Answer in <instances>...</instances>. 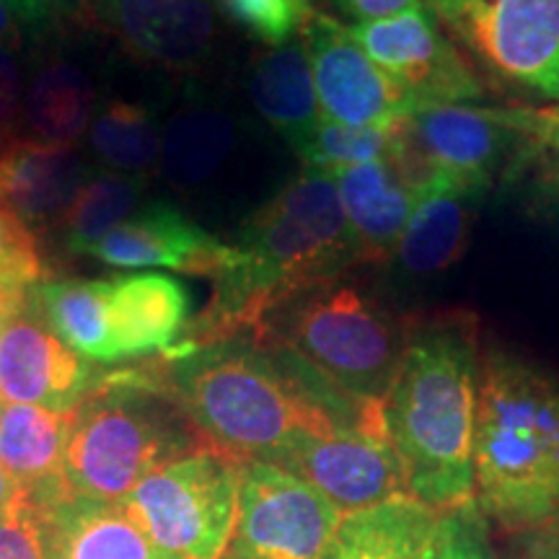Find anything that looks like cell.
<instances>
[{
	"label": "cell",
	"instance_id": "1",
	"mask_svg": "<svg viewBox=\"0 0 559 559\" xmlns=\"http://www.w3.org/2000/svg\"><path fill=\"white\" fill-rule=\"evenodd\" d=\"M169 383L207 443L236 461H272L298 436L381 428L383 402L358 400L251 334L171 347Z\"/></svg>",
	"mask_w": 559,
	"mask_h": 559
},
{
	"label": "cell",
	"instance_id": "2",
	"mask_svg": "<svg viewBox=\"0 0 559 559\" xmlns=\"http://www.w3.org/2000/svg\"><path fill=\"white\" fill-rule=\"evenodd\" d=\"M479 376L472 313L445 311L412 321L383 419L407 495L438 515L474 508Z\"/></svg>",
	"mask_w": 559,
	"mask_h": 559
},
{
	"label": "cell",
	"instance_id": "3",
	"mask_svg": "<svg viewBox=\"0 0 559 559\" xmlns=\"http://www.w3.org/2000/svg\"><path fill=\"white\" fill-rule=\"evenodd\" d=\"M236 260L213 277V298L187 340L202 347L251 334L275 306L309 285L360 267L330 174L304 169L243 223Z\"/></svg>",
	"mask_w": 559,
	"mask_h": 559
},
{
	"label": "cell",
	"instance_id": "4",
	"mask_svg": "<svg viewBox=\"0 0 559 559\" xmlns=\"http://www.w3.org/2000/svg\"><path fill=\"white\" fill-rule=\"evenodd\" d=\"M474 506L513 536L559 523V381L500 347L481 360Z\"/></svg>",
	"mask_w": 559,
	"mask_h": 559
},
{
	"label": "cell",
	"instance_id": "5",
	"mask_svg": "<svg viewBox=\"0 0 559 559\" xmlns=\"http://www.w3.org/2000/svg\"><path fill=\"white\" fill-rule=\"evenodd\" d=\"M207 445L171 383L122 370L94 383L73 409L62 474L73 495L122 502L153 469Z\"/></svg>",
	"mask_w": 559,
	"mask_h": 559
},
{
	"label": "cell",
	"instance_id": "6",
	"mask_svg": "<svg viewBox=\"0 0 559 559\" xmlns=\"http://www.w3.org/2000/svg\"><path fill=\"white\" fill-rule=\"evenodd\" d=\"M412 319L353 270L275 306L251 337L277 345L358 400H386Z\"/></svg>",
	"mask_w": 559,
	"mask_h": 559
},
{
	"label": "cell",
	"instance_id": "7",
	"mask_svg": "<svg viewBox=\"0 0 559 559\" xmlns=\"http://www.w3.org/2000/svg\"><path fill=\"white\" fill-rule=\"evenodd\" d=\"M544 153L542 107L438 104L417 107L396 122L389 160L412 190L432 174H445L485 194L536 166Z\"/></svg>",
	"mask_w": 559,
	"mask_h": 559
},
{
	"label": "cell",
	"instance_id": "8",
	"mask_svg": "<svg viewBox=\"0 0 559 559\" xmlns=\"http://www.w3.org/2000/svg\"><path fill=\"white\" fill-rule=\"evenodd\" d=\"M492 94L559 107V0H425Z\"/></svg>",
	"mask_w": 559,
	"mask_h": 559
},
{
	"label": "cell",
	"instance_id": "9",
	"mask_svg": "<svg viewBox=\"0 0 559 559\" xmlns=\"http://www.w3.org/2000/svg\"><path fill=\"white\" fill-rule=\"evenodd\" d=\"M239 461L213 445L153 469L122 500L132 521L174 559H226L236 526Z\"/></svg>",
	"mask_w": 559,
	"mask_h": 559
},
{
	"label": "cell",
	"instance_id": "10",
	"mask_svg": "<svg viewBox=\"0 0 559 559\" xmlns=\"http://www.w3.org/2000/svg\"><path fill=\"white\" fill-rule=\"evenodd\" d=\"M345 515L317 487L270 461H239L230 559H324Z\"/></svg>",
	"mask_w": 559,
	"mask_h": 559
},
{
	"label": "cell",
	"instance_id": "11",
	"mask_svg": "<svg viewBox=\"0 0 559 559\" xmlns=\"http://www.w3.org/2000/svg\"><path fill=\"white\" fill-rule=\"evenodd\" d=\"M370 60L400 83L417 107L485 104L492 91L445 34L428 3L381 21L349 26Z\"/></svg>",
	"mask_w": 559,
	"mask_h": 559
},
{
	"label": "cell",
	"instance_id": "12",
	"mask_svg": "<svg viewBox=\"0 0 559 559\" xmlns=\"http://www.w3.org/2000/svg\"><path fill=\"white\" fill-rule=\"evenodd\" d=\"M270 464L317 487L342 515L396 498H409L402 464L381 428H340L324 436H298Z\"/></svg>",
	"mask_w": 559,
	"mask_h": 559
},
{
	"label": "cell",
	"instance_id": "13",
	"mask_svg": "<svg viewBox=\"0 0 559 559\" xmlns=\"http://www.w3.org/2000/svg\"><path fill=\"white\" fill-rule=\"evenodd\" d=\"M311 62L321 117L349 128H389L415 104L355 41L349 26L313 11L300 29Z\"/></svg>",
	"mask_w": 559,
	"mask_h": 559
},
{
	"label": "cell",
	"instance_id": "14",
	"mask_svg": "<svg viewBox=\"0 0 559 559\" xmlns=\"http://www.w3.org/2000/svg\"><path fill=\"white\" fill-rule=\"evenodd\" d=\"M94 386V368L70 349L32 306L0 337V400L52 412H73Z\"/></svg>",
	"mask_w": 559,
	"mask_h": 559
},
{
	"label": "cell",
	"instance_id": "15",
	"mask_svg": "<svg viewBox=\"0 0 559 559\" xmlns=\"http://www.w3.org/2000/svg\"><path fill=\"white\" fill-rule=\"evenodd\" d=\"M86 254L115 267H166L215 277L236 260V247L215 239L169 202H151L91 243Z\"/></svg>",
	"mask_w": 559,
	"mask_h": 559
},
{
	"label": "cell",
	"instance_id": "16",
	"mask_svg": "<svg viewBox=\"0 0 559 559\" xmlns=\"http://www.w3.org/2000/svg\"><path fill=\"white\" fill-rule=\"evenodd\" d=\"M94 13L130 55L177 73L198 70L218 34L213 0H99Z\"/></svg>",
	"mask_w": 559,
	"mask_h": 559
},
{
	"label": "cell",
	"instance_id": "17",
	"mask_svg": "<svg viewBox=\"0 0 559 559\" xmlns=\"http://www.w3.org/2000/svg\"><path fill=\"white\" fill-rule=\"evenodd\" d=\"M47 559H174L148 539L122 502L73 495L32 506Z\"/></svg>",
	"mask_w": 559,
	"mask_h": 559
},
{
	"label": "cell",
	"instance_id": "18",
	"mask_svg": "<svg viewBox=\"0 0 559 559\" xmlns=\"http://www.w3.org/2000/svg\"><path fill=\"white\" fill-rule=\"evenodd\" d=\"M91 177V166L73 145L21 138L0 151V207L29 230L60 226Z\"/></svg>",
	"mask_w": 559,
	"mask_h": 559
},
{
	"label": "cell",
	"instance_id": "19",
	"mask_svg": "<svg viewBox=\"0 0 559 559\" xmlns=\"http://www.w3.org/2000/svg\"><path fill=\"white\" fill-rule=\"evenodd\" d=\"M340 192L342 210L353 234L360 264H383L394 251L407 226L415 190L389 158L342 166L326 171Z\"/></svg>",
	"mask_w": 559,
	"mask_h": 559
},
{
	"label": "cell",
	"instance_id": "20",
	"mask_svg": "<svg viewBox=\"0 0 559 559\" xmlns=\"http://www.w3.org/2000/svg\"><path fill=\"white\" fill-rule=\"evenodd\" d=\"M107 296L117 360L177 347L190 326V293L177 277L158 272L107 277Z\"/></svg>",
	"mask_w": 559,
	"mask_h": 559
},
{
	"label": "cell",
	"instance_id": "21",
	"mask_svg": "<svg viewBox=\"0 0 559 559\" xmlns=\"http://www.w3.org/2000/svg\"><path fill=\"white\" fill-rule=\"evenodd\" d=\"M479 192L445 174H432L415 190L409 221L394 260L409 275H438L464 254L469 243Z\"/></svg>",
	"mask_w": 559,
	"mask_h": 559
},
{
	"label": "cell",
	"instance_id": "22",
	"mask_svg": "<svg viewBox=\"0 0 559 559\" xmlns=\"http://www.w3.org/2000/svg\"><path fill=\"white\" fill-rule=\"evenodd\" d=\"M73 412L5 404L0 417V464L24 489L29 506L66 492V449Z\"/></svg>",
	"mask_w": 559,
	"mask_h": 559
},
{
	"label": "cell",
	"instance_id": "23",
	"mask_svg": "<svg viewBox=\"0 0 559 559\" xmlns=\"http://www.w3.org/2000/svg\"><path fill=\"white\" fill-rule=\"evenodd\" d=\"M440 515L412 498L342 519L324 559H438Z\"/></svg>",
	"mask_w": 559,
	"mask_h": 559
},
{
	"label": "cell",
	"instance_id": "24",
	"mask_svg": "<svg viewBox=\"0 0 559 559\" xmlns=\"http://www.w3.org/2000/svg\"><path fill=\"white\" fill-rule=\"evenodd\" d=\"M249 96L257 111L293 148L317 128L321 107L300 37L283 47H272L254 60L249 73Z\"/></svg>",
	"mask_w": 559,
	"mask_h": 559
},
{
	"label": "cell",
	"instance_id": "25",
	"mask_svg": "<svg viewBox=\"0 0 559 559\" xmlns=\"http://www.w3.org/2000/svg\"><path fill=\"white\" fill-rule=\"evenodd\" d=\"M29 306L47 330L81 358L117 362L109 324L107 280L41 277L29 288Z\"/></svg>",
	"mask_w": 559,
	"mask_h": 559
},
{
	"label": "cell",
	"instance_id": "26",
	"mask_svg": "<svg viewBox=\"0 0 559 559\" xmlns=\"http://www.w3.org/2000/svg\"><path fill=\"white\" fill-rule=\"evenodd\" d=\"M94 117V88L88 75L66 58L34 68L24 99V128L29 140L47 145H75Z\"/></svg>",
	"mask_w": 559,
	"mask_h": 559
},
{
	"label": "cell",
	"instance_id": "27",
	"mask_svg": "<svg viewBox=\"0 0 559 559\" xmlns=\"http://www.w3.org/2000/svg\"><path fill=\"white\" fill-rule=\"evenodd\" d=\"M236 143L234 122L215 107H185L166 124L160 169L177 190L205 185L226 164Z\"/></svg>",
	"mask_w": 559,
	"mask_h": 559
},
{
	"label": "cell",
	"instance_id": "28",
	"mask_svg": "<svg viewBox=\"0 0 559 559\" xmlns=\"http://www.w3.org/2000/svg\"><path fill=\"white\" fill-rule=\"evenodd\" d=\"M143 177H130V174L107 171L94 174L73 205L68 207L66 218L60 221L62 243L73 254H86L91 243L107 236L111 228L120 226L135 213L140 194H143Z\"/></svg>",
	"mask_w": 559,
	"mask_h": 559
},
{
	"label": "cell",
	"instance_id": "29",
	"mask_svg": "<svg viewBox=\"0 0 559 559\" xmlns=\"http://www.w3.org/2000/svg\"><path fill=\"white\" fill-rule=\"evenodd\" d=\"M91 148L120 174H143L158 164L160 132L140 104L109 102L88 124Z\"/></svg>",
	"mask_w": 559,
	"mask_h": 559
},
{
	"label": "cell",
	"instance_id": "30",
	"mask_svg": "<svg viewBox=\"0 0 559 559\" xmlns=\"http://www.w3.org/2000/svg\"><path fill=\"white\" fill-rule=\"evenodd\" d=\"M396 122L389 124V128H349V124L321 117L317 128L300 140L293 151L304 158L306 169L324 174L342 169V166L381 160L389 158L391 145H394Z\"/></svg>",
	"mask_w": 559,
	"mask_h": 559
},
{
	"label": "cell",
	"instance_id": "31",
	"mask_svg": "<svg viewBox=\"0 0 559 559\" xmlns=\"http://www.w3.org/2000/svg\"><path fill=\"white\" fill-rule=\"evenodd\" d=\"M221 11L262 45L283 47L311 16V0H218Z\"/></svg>",
	"mask_w": 559,
	"mask_h": 559
},
{
	"label": "cell",
	"instance_id": "32",
	"mask_svg": "<svg viewBox=\"0 0 559 559\" xmlns=\"http://www.w3.org/2000/svg\"><path fill=\"white\" fill-rule=\"evenodd\" d=\"M45 277L34 234L16 215L0 207V280L29 290Z\"/></svg>",
	"mask_w": 559,
	"mask_h": 559
},
{
	"label": "cell",
	"instance_id": "33",
	"mask_svg": "<svg viewBox=\"0 0 559 559\" xmlns=\"http://www.w3.org/2000/svg\"><path fill=\"white\" fill-rule=\"evenodd\" d=\"M438 559H495L477 506L440 515Z\"/></svg>",
	"mask_w": 559,
	"mask_h": 559
},
{
	"label": "cell",
	"instance_id": "34",
	"mask_svg": "<svg viewBox=\"0 0 559 559\" xmlns=\"http://www.w3.org/2000/svg\"><path fill=\"white\" fill-rule=\"evenodd\" d=\"M24 75H21L16 50L0 45V151L21 140L24 128Z\"/></svg>",
	"mask_w": 559,
	"mask_h": 559
},
{
	"label": "cell",
	"instance_id": "35",
	"mask_svg": "<svg viewBox=\"0 0 559 559\" xmlns=\"http://www.w3.org/2000/svg\"><path fill=\"white\" fill-rule=\"evenodd\" d=\"M0 559H47L37 515L26 500L9 519L0 521Z\"/></svg>",
	"mask_w": 559,
	"mask_h": 559
},
{
	"label": "cell",
	"instance_id": "36",
	"mask_svg": "<svg viewBox=\"0 0 559 559\" xmlns=\"http://www.w3.org/2000/svg\"><path fill=\"white\" fill-rule=\"evenodd\" d=\"M419 3H425V0H334V5L345 16H353L355 24L400 16V13L415 9Z\"/></svg>",
	"mask_w": 559,
	"mask_h": 559
},
{
	"label": "cell",
	"instance_id": "37",
	"mask_svg": "<svg viewBox=\"0 0 559 559\" xmlns=\"http://www.w3.org/2000/svg\"><path fill=\"white\" fill-rule=\"evenodd\" d=\"M513 559H559V523L521 536V549Z\"/></svg>",
	"mask_w": 559,
	"mask_h": 559
},
{
	"label": "cell",
	"instance_id": "38",
	"mask_svg": "<svg viewBox=\"0 0 559 559\" xmlns=\"http://www.w3.org/2000/svg\"><path fill=\"white\" fill-rule=\"evenodd\" d=\"M9 5L19 24H24L26 29L32 32H39L45 29V26H50L55 13H60L55 0H9Z\"/></svg>",
	"mask_w": 559,
	"mask_h": 559
},
{
	"label": "cell",
	"instance_id": "39",
	"mask_svg": "<svg viewBox=\"0 0 559 559\" xmlns=\"http://www.w3.org/2000/svg\"><path fill=\"white\" fill-rule=\"evenodd\" d=\"M24 500H26L24 489H21L19 481L5 472V466L0 464V521L9 519L13 510L24 506Z\"/></svg>",
	"mask_w": 559,
	"mask_h": 559
},
{
	"label": "cell",
	"instance_id": "40",
	"mask_svg": "<svg viewBox=\"0 0 559 559\" xmlns=\"http://www.w3.org/2000/svg\"><path fill=\"white\" fill-rule=\"evenodd\" d=\"M536 174H539L544 190L559 198V153H544L536 160Z\"/></svg>",
	"mask_w": 559,
	"mask_h": 559
},
{
	"label": "cell",
	"instance_id": "41",
	"mask_svg": "<svg viewBox=\"0 0 559 559\" xmlns=\"http://www.w3.org/2000/svg\"><path fill=\"white\" fill-rule=\"evenodd\" d=\"M0 45H9L13 50H19L21 45L19 21L13 16L9 0H0Z\"/></svg>",
	"mask_w": 559,
	"mask_h": 559
},
{
	"label": "cell",
	"instance_id": "42",
	"mask_svg": "<svg viewBox=\"0 0 559 559\" xmlns=\"http://www.w3.org/2000/svg\"><path fill=\"white\" fill-rule=\"evenodd\" d=\"M542 122L547 153H559V107H542Z\"/></svg>",
	"mask_w": 559,
	"mask_h": 559
},
{
	"label": "cell",
	"instance_id": "43",
	"mask_svg": "<svg viewBox=\"0 0 559 559\" xmlns=\"http://www.w3.org/2000/svg\"><path fill=\"white\" fill-rule=\"evenodd\" d=\"M26 304H29V293L26 296H0V337H3L9 321L26 309Z\"/></svg>",
	"mask_w": 559,
	"mask_h": 559
},
{
	"label": "cell",
	"instance_id": "44",
	"mask_svg": "<svg viewBox=\"0 0 559 559\" xmlns=\"http://www.w3.org/2000/svg\"><path fill=\"white\" fill-rule=\"evenodd\" d=\"M26 288H16V285L5 283V280H0V296H26Z\"/></svg>",
	"mask_w": 559,
	"mask_h": 559
},
{
	"label": "cell",
	"instance_id": "45",
	"mask_svg": "<svg viewBox=\"0 0 559 559\" xmlns=\"http://www.w3.org/2000/svg\"><path fill=\"white\" fill-rule=\"evenodd\" d=\"M55 3H58V11L83 9V0H55Z\"/></svg>",
	"mask_w": 559,
	"mask_h": 559
},
{
	"label": "cell",
	"instance_id": "46",
	"mask_svg": "<svg viewBox=\"0 0 559 559\" xmlns=\"http://www.w3.org/2000/svg\"><path fill=\"white\" fill-rule=\"evenodd\" d=\"M96 5H99V0H83V11L94 13V9H96Z\"/></svg>",
	"mask_w": 559,
	"mask_h": 559
},
{
	"label": "cell",
	"instance_id": "47",
	"mask_svg": "<svg viewBox=\"0 0 559 559\" xmlns=\"http://www.w3.org/2000/svg\"><path fill=\"white\" fill-rule=\"evenodd\" d=\"M3 409H5V404H3V400H0V417H3Z\"/></svg>",
	"mask_w": 559,
	"mask_h": 559
},
{
	"label": "cell",
	"instance_id": "48",
	"mask_svg": "<svg viewBox=\"0 0 559 559\" xmlns=\"http://www.w3.org/2000/svg\"><path fill=\"white\" fill-rule=\"evenodd\" d=\"M226 559H230V557H226Z\"/></svg>",
	"mask_w": 559,
	"mask_h": 559
}]
</instances>
